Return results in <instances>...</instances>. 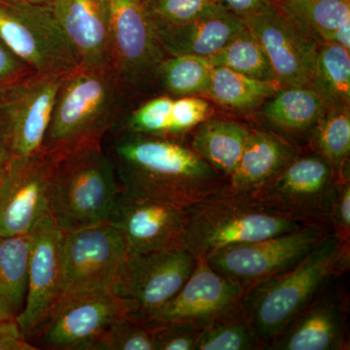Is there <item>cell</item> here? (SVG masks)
<instances>
[{
	"label": "cell",
	"mask_w": 350,
	"mask_h": 350,
	"mask_svg": "<svg viewBox=\"0 0 350 350\" xmlns=\"http://www.w3.org/2000/svg\"><path fill=\"white\" fill-rule=\"evenodd\" d=\"M120 197L186 207L230 190L229 180L178 138L123 130L107 152Z\"/></svg>",
	"instance_id": "cell-1"
},
{
	"label": "cell",
	"mask_w": 350,
	"mask_h": 350,
	"mask_svg": "<svg viewBox=\"0 0 350 350\" xmlns=\"http://www.w3.org/2000/svg\"><path fill=\"white\" fill-rule=\"evenodd\" d=\"M126 96L111 70L79 66L68 73L57 91L42 151L57 157L103 144L118 123Z\"/></svg>",
	"instance_id": "cell-2"
},
{
	"label": "cell",
	"mask_w": 350,
	"mask_h": 350,
	"mask_svg": "<svg viewBox=\"0 0 350 350\" xmlns=\"http://www.w3.org/2000/svg\"><path fill=\"white\" fill-rule=\"evenodd\" d=\"M345 241L330 234L294 268L244 291L241 308L261 349L312 303L332 275L338 276Z\"/></svg>",
	"instance_id": "cell-3"
},
{
	"label": "cell",
	"mask_w": 350,
	"mask_h": 350,
	"mask_svg": "<svg viewBox=\"0 0 350 350\" xmlns=\"http://www.w3.org/2000/svg\"><path fill=\"white\" fill-rule=\"evenodd\" d=\"M119 195L116 170L103 144L55 157L49 216L62 232L108 222Z\"/></svg>",
	"instance_id": "cell-4"
},
{
	"label": "cell",
	"mask_w": 350,
	"mask_h": 350,
	"mask_svg": "<svg viewBox=\"0 0 350 350\" xmlns=\"http://www.w3.org/2000/svg\"><path fill=\"white\" fill-rule=\"evenodd\" d=\"M184 209L186 226L182 245L198 259L304 225L265 206L252 193L234 192L231 189Z\"/></svg>",
	"instance_id": "cell-5"
},
{
	"label": "cell",
	"mask_w": 350,
	"mask_h": 350,
	"mask_svg": "<svg viewBox=\"0 0 350 350\" xmlns=\"http://www.w3.org/2000/svg\"><path fill=\"white\" fill-rule=\"evenodd\" d=\"M340 181L323 157L312 150L299 152L275 176L251 193L286 217L333 231L331 211Z\"/></svg>",
	"instance_id": "cell-6"
},
{
	"label": "cell",
	"mask_w": 350,
	"mask_h": 350,
	"mask_svg": "<svg viewBox=\"0 0 350 350\" xmlns=\"http://www.w3.org/2000/svg\"><path fill=\"white\" fill-rule=\"evenodd\" d=\"M0 39L36 75L64 76L80 66L77 53L50 4L0 0Z\"/></svg>",
	"instance_id": "cell-7"
},
{
	"label": "cell",
	"mask_w": 350,
	"mask_h": 350,
	"mask_svg": "<svg viewBox=\"0 0 350 350\" xmlns=\"http://www.w3.org/2000/svg\"><path fill=\"white\" fill-rule=\"evenodd\" d=\"M330 234L325 226L304 224L271 238L230 246L206 260L219 275L246 290L294 268Z\"/></svg>",
	"instance_id": "cell-8"
},
{
	"label": "cell",
	"mask_w": 350,
	"mask_h": 350,
	"mask_svg": "<svg viewBox=\"0 0 350 350\" xmlns=\"http://www.w3.org/2000/svg\"><path fill=\"white\" fill-rule=\"evenodd\" d=\"M197 262L184 246L128 255L111 290L128 315L144 321L180 291Z\"/></svg>",
	"instance_id": "cell-9"
},
{
	"label": "cell",
	"mask_w": 350,
	"mask_h": 350,
	"mask_svg": "<svg viewBox=\"0 0 350 350\" xmlns=\"http://www.w3.org/2000/svg\"><path fill=\"white\" fill-rule=\"evenodd\" d=\"M129 314L110 289L62 295L36 335L40 345L55 350H96L110 326Z\"/></svg>",
	"instance_id": "cell-10"
},
{
	"label": "cell",
	"mask_w": 350,
	"mask_h": 350,
	"mask_svg": "<svg viewBox=\"0 0 350 350\" xmlns=\"http://www.w3.org/2000/svg\"><path fill=\"white\" fill-rule=\"evenodd\" d=\"M64 76L34 73L0 87V140L11 156L33 155L42 151Z\"/></svg>",
	"instance_id": "cell-11"
},
{
	"label": "cell",
	"mask_w": 350,
	"mask_h": 350,
	"mask_svg": "<svg viewBox=\"0 0 350 350\" xmlns=\"http://www.w3.org/2000/svg\"><path fill=\"white\" fill-rule=\"evenodd\" d=\"M111 69L128 92L156 81L167 57L144 0H111Z\"/></svg>",
	"instance_id": "cell-12"
},
{
	"label": "cell",
	"mask_w": 350,
	"mask_h": 350,
	"mask_svg": "<svg viewBox=\"0 0 350 350\" xmlns=\"http://www.w3.org/2000/svg\"><path fill=\"white\" fill-rule=\"evenodd\" d=\"M128 255L121 234L109 222L64 232L61 296L82 290H111Z\"/></svg>",
	"instance_id": "cell-13"
},
{
	"label": "cell",
	"mask_w": 350,
	"mask_h": 350,
	"mask_svg": "<svg viewBox=\"0 0 350 350\" xmlns=\"http://www.w3.org/2000/svg\"><path fill=\"white\" fill-rule=\"evenodd\" d=\"M55 157L40 151L13 156L0 184V236L31 234L49 215Z\"/></svg>",
	"instance_id": "cell-14"
},
{
	"label": "cell",
	"mask_w": 350,
	"mask_h": 350,
	"mask_svg": "<svg viewBox=\"0 0 350 350\" xmlns=\"http://www.w3.org/2000/svg\"><path fill=\"white\" fill-rule=\"evenodd\" d=\"M243 23L261 44L280 88L310 86L319 42L295 22L282 3Z\"/></svg>",
	"instance_id": "cell-15"
},
{
	"label": "cell",
	"mask_w": 350,
	"mask_h": 350,
	"mask_svg": "<svg viewBox=\"0 0 350 350\" xmlns=\"http://www.w3.org/2000/svg\"><path fill=\"white\" fill-rule=\"evenodd\" d=\"M332 275L305 310L262 350L349 349V298Z\"/></svg>",
	"instance_id": "cell-16"
},
{
	"label": "cell",
	"mask_w": 350,
	"mask_h": 350,
	"mask_svg": "<svg viewBox=\"0 0 350 350\" xmlns=\"http://www.w3.org/2000/svg\"><path fill=\"white\" fill-rule=\"evenodd\" d=\"M24 308L16 317L27 340L36 335L62 294V243L64 232L49 215L31 232Z\"/></svg>",
	"instance_id": "cell-17"
},
{
	"label": "cell",
	"mask_w": 350,
	"mask_h": 350,
	"mask_svg": "<svg viewBox=\"0 0 350 350\" xmlns=\"http://www.w3.org/2000/svg\"><path fill=\"white\" fill-rule=\"evenodd\" d=\"M244 291V288L213 271L206 259H198L180 291L144 321L150 327L187 322L204 328L239 305Z\"/></svg>",
	"instance_id": "cell-18"
},
{
	"label": "cell",
	"mask_w": 350,
	"mask_h": 350,
	"mask_svg": "<svg viewBox=\"0 0 350 350\" xmlns=\"http://www.w3.org/2000/svg\"><path fill=\"white\" fill-rule=\"evenodd\" d=\"M108 222L121 234L129 255L183 246L186 226L183 207L119 196Z\"/></svg>",
	"instance_id": "cell-19"
},
{
	"label": "cell",
	"mask_w": 350,
	"mask_h": 350,
	"mask_svg": "<svg viewBox=\"0 0 350 350\" xmlns=\"http://www.w3.org/2000/svg\"><path fill=\"white\" fill-rule=\"evenodd\" d=\"M51 9L79 57L80 66L111 70V0H54Z\"/></svg>",
	"instance_id": "cell-20"
},
{
	"label": "cell",
	"mask_w": 350,
	"mask_h": 350,
	"mask_svg": "<svg viewBox=\"0 0 350 350\" xmlns=\"http://www.w3.org/2000/svg\"><path fill=\"white\" fill-rule=\"evenodd\" d=\"M244 27L243 19L216 3L185 24L155 27L167 56L211 57Z\"/></svg>",
	"instance_id": "cell-21"
},
{
	"label": "cell",
	"mask_w": 350,
	"mask_h": 350,
	"mask_svg": "<svg viewBox=\"0 0 350 350\" xmlns=\"http://www.w3.org/2000/svg\"><path fill=\"white\" fill-rule=\"evenodd\" d=\"M299 152L275 133L251 130L238 167L229 178L230 189L253 192L275 176Z\"/></svg>",
	"instance_id": "cell-22"
},
{
	"label": "cell",
	"mask_w": 350,
	"mask_h": 350,
	"mask_svg": "<svg viewBox=\"0 0 350 350\" xmlns=\"http://www.w3.org/2000/svg\"><path fill=\"white\" fill-rule=\"evenodd\" d=\"M250 129L230 120H206L195 129L189 146L229 180L238 167Z\"/></svg>",
	"instance_id": "cell-23"
},
{
	"label": "cell",
	"mask_w": 350,
	"mask_h": 350,
	"mask_svg": "<svg viewBox=\"0 0 350 350\" xmlns=\"http://www.w3.org/2000/svg\"><path fill=\"white\" fill-rule=\"evenodd\" d=\"M328 108L325 100L310 86L283 87L269 98L262 115L278 130L312 133Z\"/></svg>",
	"instance_id": "cell-24"
},
{
	"label": "cell",
	"mask_w": 350,
	"mask_h": 350,
	"mask_svg": "<svg viewBox=\"0 0 350 350\" xmlns=\"http://www.w3.org/2000/svg\"><path fill=\"white\" fill-rule=\"evenodd\" d=\"M31 234L0 236V300L17 317L24 308Z\"/></svg>",
	"instance_id": "cell-25"
},
{
	"label": "cell",
	"mask_w": 350,
	"mask_h": 350,
	"mask_svg": "<svg viewBox=\"0 0 350 350\" xmlns=\"http://www.w3.org/2000/svg\"><path fill=\"white\" fill-rule=\"evenodd\" d=\"M310 146L330 163L340 180L349 179V105L329 107L310 133Z\"/></svg>",
	"instance_id": "cell-26"
},
{
	"label": "cell",
	"mask_w": 350,
	"mask_h": 350,
	"mask_svg": "<svg viewBox=\"0 0 350 350\" xmlns=\"http://www.w3.org/2000/svg\"><path fill=\"white\" fill-rule=\"evenodd\" d=\"M280 88L276 82L262 81L230 68L216 66L206 96L230 109L250 110L268 100Z\"/></svg>",
	"instance_id": "cell-27"
},
{
	"label": "cell",
	"mask_w": 350,
	"mask_h": 350,
	"mask_svg": "<svg viewBox=\"0 0 350 350\" xmlns=\"http://www.w3.org/2000/svg\"><path fill=\"white\" fill-rule=\"evenodd\" d=\"M310 86L329 107L349 105L350 51L338 44L319 42Z\"/></svg>",
	"instance_id": "cell-28"
},
{
	"label": "cell",
	"mask_w": 350,
	"mask_h": 350,
	"mask_svg": "<svg viewBox=\"0 0 350 350\" xmlns=\"http://www.w3.org/2000/svg\"><path fill=\"white\" fill-rule=\"evenodd\" d=\"M280 3L319 42H331L334 33L350 23V0H280Z\"/></svg>",
	"instance_id": "cell-29"
},
{
	"label": "cell",
	"mask_w": 350,
	"mask_h": 350,
	"mask_svg": "<svg viewBox=\"0 0 350 350\" xmlns=\"http://www.w3.org/2000/svg\"><path fill=\"white\" fill-rule=\"evenodd\" d=\"M213 64L211 59L195 55L165 57L157 69L156 81L175 98L206 96L211 86Z\"/></svg>",
	"instance_id": "cell-30"
},
{
	"label": "cell",
	"mask_w": 350,
	"mask_h": 350,
	"mask_svg": "<svg viewBox=\"0 0 350 350\" xmlns=\"http://www.w3.org/2000/svg\"><path fill=\"white\" fill-rule=\"evenodd\" d=\"M209 59L214 68L223 66L262 81L276 82L261 44L246 27Z\"/></svg>",
	"instance_id": "cell-31"
},
{
	"label": "cell",
	"mask_w": 350,
	"mask_h": 350,
	"mask_svg": "<svg viewBox=\"0 0 350 350\" xmlns=\"http://www.w3.org/2000/svg\"><path fill=\"white\" fill-rule=\"evenodd\" d=\"M241 304L204 327L197 350H260Z\"/></svg>",
	"instance_id": "cell-32"
},
{
	"label": "cell",
	"mask_w": 350,
	"mask_h": 350,
	"mask_svg": "<svg viewBox=\"0 0 350 350\" xmlns=\"http://www.w3.org/2000/svg\"><path fill=\"white\" fill-rule=\"evenodd\" d=\"M96 350H155L153 328L144 320L124 315L105 332Z\"/></svg>",
	"instance_id": "cell-33"
},
{
	"label": "cell",
	"mask_w": 350,
	"mask_h": 350,
	"mask_svg": "<svg viewBox=\"0 0 350 350\" xmlns=\"http://www.w3.org/2000/svg\"><path fill=\"white\" fill-rule=\"evenodd\" d=\"M174 98L158 96L145 101L131 113L124 130L155 137H170Z\"/></svg>",
	"instance_id": "cell-34"
},
{
	"label": "cell",
	"mask_w": 350,
	"mask_h": 350,
	"mask_svg": "<svg viewBox=\"0 0 350 350\" xmlns=\"http://www.w3.org/2000/svg\"><path fill=\"white\" fill-rule=\"evenodd\" d=\"M216 4L214 0H144L155 27L185 24Z\"/></svg>",
	"instance_id": "cell-35"
},
{
	"label": "cell",
	"mask_w": 350,
	"mask_h": 350,
	"mask_svg": "<svg viewBox=\"0 0 350 350\" xmlns=\"http://www.w3.org/2000/svg\"><path fill=\"white\" fill-rule=\"evenodd\" d=\"M211 107L204 98L197 96L174 98L172 108L170 138H178L195 130L202 122L208 119Z\"/></svg>",
	"instance_id": "cell-36"
},
{
	"label": "cell",
	"mask_w": 350,
	"mask_h": 350,
	"mask_svg": "<svg viewBox=\"0 0 350 350\" xmlns=\"http://www.w3.org/2000/svg\"><path fill=\"white\" fill-rule=\"evenodd\" d=\"M155 350H197L204 327L187 322H172L152 327Z\"/></svg>",
	"instance_id": "cell-37"
},
{
	"label": "cell",
	"mask_w": 350,
	"mask_h": 350,
	"mask_svg": "<svg viewBox=\"0 0 350 350\" xmlns=\"http://www.w3.org/2000/svg\"><path fill=\"white\" fill-rule=\"evenodd\" d=\"M333 234L340 241L350 239V180L340 181L331 211Z\"/></svg>",
	"instance_id": "cell-38"
},
{
	"label": "cell",
	"mask_w": 350,
	"mask_h": 350,
	"mask_svg": "<svg viewBox=\"0 0 350 350\" xmlns=\"http://www.w3.org/2000/svg\"><path fill=\"white\" fill-rule=\"evenodd\" d=\"M32 75L34 71L0 39V87Z\"/></svg>",
	"instance_id": "cell-39"
},
{
	"label": "cell",
	"mask_w": 350,
	"mask_h": 350,
	"mask_svg": "<svg viewBox=\"0 0 350 350\" xmlns=\"http://www.w3.org/2000/svg\"><path fill=\"white\" fill-rule=\"evenodd\" d=\"M216 3L238 16L241 19H247L275 8L280 0H214Z\"/></svg>",
	"instance_id": "cell-40"
},
{
	"label": "cell",
	"mask_w": 350,
	"mask_h": 350,
	"mask_svg": "<svg viewBox=\"0 0 350 350\" xmlns=\"http://www.w3.org/2000/svg\"><path fill=\"white\" fill-rule=\"evenodd\" d=\"M24 337L16 320H0V350H36Z\"/></svg>",
	"instance_id": "cell-41"
},
{
	"label": "cell",
	"mask_w": 350,
	"mask_h": 350,
	"mask_svg": "<svg viewBox=\"0 0 350 350\" xmlns=\"http://www.w3.org/2000/svg\"><path fill=\"white\" fill-rule=\"evenodd\" d=\"M10 154L7 151L5 146L0 140V184H1L2 178H3L4 172H5L7 163L11 159Z\"/></svg>",
	"instance_id": "cell-42"
},
{
	"label": "cell",
	"mask_w": 350,
	"mask_h": 350,
	"mask_svg": "<svg viewBox=\"0 0 350 350\" xmlns=\"http://www.w3.org/2000/svg\"><path fill=\"white\" fill-rule=\"evenodd\" d=\"M2 1L10 2V3L36 4V5H45L52 3L54 0H2Z\"/></svg>",
	"instance_id": "cell-43"
},
{
	"label": "cell",
	"mask_w": 350,
	"mask_h": 350,
	"mask_svg": "<svg viewBox=\"0 0 350 350\" xmlns=\"http://www.w3.org/2000/svg\"><path fill=\"white\" fill-rule=\"evenodd\" d=\"M0 320H16L13 313L8 310L1 300H0Z\"/></svg>",
	"instance_id": "cell-44"
}]
</instances>
